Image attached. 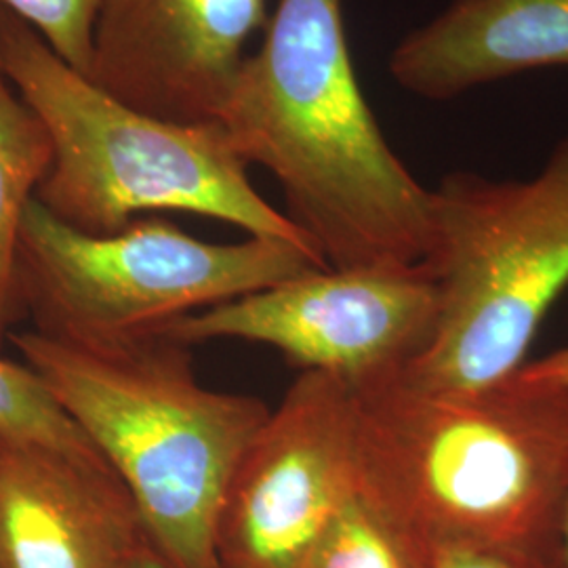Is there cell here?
Here are the masks:
<instances>
[{
  "label": "cell",
  "mask_w": 568,
  "mask_h": 568,
  "mask_svg": "<svg viewBox=\"0 0 568 568\" xmlns=\"http://www.w3.org/2000/svg\"><path fill=\"white\" fill-rule=\"evenodd\" d=\"M0 432L105 464L34 371L4 356H0Z\"/></svg>",
  "instance_id": "obj_14"
},
{
  "label": "cell",
  "mask_w": 568,
  "mask_h": 568,
  "mask_svg": "<svg viewBox=\"0 0 568 568\" xmlns=\"http://www.w3.org/2000/svg\"><path fill=\"white\" fill-rule=\"evenodd\" d=\"M358 488V403L342 379L302 371L225 488L220 568H305Z\"/></svg>",
  "instance_id": "obj_8"
},
{
  "label": "cell",
  "mask_w": 568,
  "mask_h": 568,
  "mask_svg": "<svg viewBox=\"0 0 568 568\" xmlns=\"http://www.w3.org/2000/svg\"><path fill=\"white\" fill-rule=\"evenodd\" d=\"M0 68L51 138L37 201L63 224L103 236L142 213L183 211L318 251L253 187L220 122L163 121L119 102L2 7Z\"/></svg>",
  "instance_id": "obj_4"
},
{
  "label": "cell",
  "mask_w": 568,
  "mask_h": 568,
  "mask_svg": "<svg viewBox=\"0 0 568 568\" xmlns=\"http://www.w3.org/2000/svg\"><path fill=\"white\" fill-rule=\"evenodd\" d=\"M325 267L318 251L300 244L264 236L204 243L161 217L95 236L32 199L21 222L18 304L44 335L114 344Z\"/></svg>",
  "instance_id": "obj_6"
},
{
  "label": "cell",
  "mask_w": 568,
  "mask_h": 568,
  "mask_svg": "<svg viewBox=\"0 0 568 568\" xmlns=\"http://www.w3.org/2000/svg\"><path fill=\"white\" fill-rule=\"evenodd\" d=\"M103 0H0V7L41 34L61 60L87 77Z\"/></svg>",
  "instance_id": "obj_15"
},
{
  "label": "cell",
  "mask_w": 568,
  "mask_h": 568,
  "mask_svg": "<svg viewBox=\"0 0 568 568\" xmlns=\"http://www.w3.org/2000/svg\"><path fill=\"white\" fill-rule=\"evenodd\" d=\"M518 375L532 384L568 389V345L537 361H527L518 368Z\"/></svg>",
  "instance_id": "obj_17"
},
{
  "label": "cell",
  "mask_w": 568,
  "mask_h": 568,
  "mask_svg": "<svg viewBox=\"0 0 568 568\" xmlns=\"http://www.w3.org/2000/svg\"><path fill=\"white\" fill-rule=\"evenodd\" d=\"M150 551L110 467L0 432V568H135Z\"/></svg>",
  "instance_id": "obj_10"
},
{
  "label": "cell",
  "mask_w": 568,
  "mask_h": 568,
  "mask_svg": "<svg viewBox=\"0 0 568 568\" xmlns=\"http://www.w3.org/2000/svg\"><path fill=\"white\" fill-rule=\"evenodd\" d=\"M135 568H164L161 565V560L154 556V551H150V554H145L142 560H140V565Z\"/></svg>",
  "instance_id": "obj_19"
},
{
  "label": "cell",
  "mask_w": 568,
  "mask_h": 568,
  "mask_svg": "<svg viewBox=\"0 0 568 568\" xmlns=\"http://www.w3.org/2000/svg\"><path fill=\"white\" fill-rule=\"evenodd\" d=\"M53 163V143L34 110L0 68V345L18 305V248L23 213Z\"/></svg>",
  "instance_id": "obj_12"
},
{
  "label": "cell",
  "mask_w": 568,
  "mask_h": 568,
  "mask_svg": "<svg viewBox=\"0 0 568 568\" xmlns=\"http://www.w3.org/2000/svg\"><path fill=\"white\" fill-rule=\"evenodd\" d=\"M7 339L124 485L161 565L220 568L225 488L270 406L204 386L190 347L163 337L79 344L34 328Z\"/></svg>",
  "instance_id": "obj_3"
},
{
  "label": "cell",
  "mask_w": 568,
  "mask_h": 568,
  "mask_svg": "<svg viewBox=\"0 0 568 568\" xmlns=\"http://www.w3.org/2000/svg\"><path fill=\"white\" fill-rule=\"evenodd\" d=\"M217 122L244 163L281 183L288 220L328 267L426 262L432 187L392 150L366 102L344 0H278Z\"/></svg>",
  "instance_id": "obj_1"
},
{
  "label": "cell",
  "mask_w": 568,
  "mask_h": 568,
  "mask_svg": "<svg viewBox=\"0 0 568 568\" xmlns=\"http://www.w3.org/2000/svg\"><path fill=\"white\" fill-rule=\"evenodd\" d=\"M548 68H568V0H450L389 55L396 84L429 102Z\"/></svg>",
  "instance_id": "obj_11"
},
{
  "label": "cell",
  "mask_w": 568,
  "mask_h": 568,
  "mask_svg": "<svg viewBox=\"0 0 568 568\" xmlns=\"http://www.w3.org/2000/svg\"><path fill=\"white\" fill-rule=\"evenodd\" d=\"M438 310V286L424 264L325 267L183 316L150 337L187 347L270 345L288 365L358 392L396 377L426 349Z\"/></svg>",
  "instance_id": "obj_7"
},
{
  "label": "cell",
  "mask_w": 568,
  "mask_h": 568,
  "mask_svg": "<svg viewBox=\"0 0 568 568\" xmlns=\"http://www.w3.org/2000/svg\"><path fill=\"white\" fill-rule=\"evenodd\" d=\"M358 487L434 546L551 565L568 483V389L509 375L424 389L398 375L354 392Z\"/></svg>",
  "instance_id": "obj_2"
},
{
  "label": "cell",
  "mask_w": 568,
  "mask_h": 568,
  "mask_svg": "<svg viewBox=\"0 0 568 568\" xmlns=\"http://www.w3.org/2000/svg\"><path fill=\"white\" fill-rule=\"evenodd\" d=\"M267 0H103L87 79L143 114L217 122Z\"/></svg>",
  "instance_id": "obj_9"
},
{
  "label": "cell",
  "mask_w": 568,
  "mask_h": 568,
  "mask_svg": "<svg viewBox=\"0 0 568 568\" xmlns=\"http://www.w3.org/2000/svg\"><path fill=\"white\" fill-rule=\"evenodd\" d=\"M432 568H551L546 560L471 546H434Z\"/></svg>",
  "instance_id": "obj_16"
},
{
  "label": "cell",
  "mask_w": 568,
  "mask_h": 568,
  "mask_svg": "<svg viewBox=\"0 0 568 568\" xmlns=\"http://www.w3.org/2000/svg\"><path fill=\"white\" fill-rule=\"evenodd\" d=\"M424 265L438 286V323L398 377L424 389L508 379L568 286V135L528 180L445 175L432 187Z\"/></svg>",
  "instance_id": "obj_5"
},
{
  "label": "cell",
  "mask_w": 568,
  "mask_h": 568,
  "mask_svg": "<svg viewBox=\"0 0 568 568\" xmlns=\"http://www.w3.org/2000/svg\"><path fill=\"white\" fill-rule=\"evenodd\" d=\"M434 548L363 488L345 501L305 568H432Z\"/></svg>",
  "instance_id": "obj_13"
},
{
  "label": "cell",
  "mask_w": 568,
  "mask_h": 568,
  "mask_svg": "<svg viewBox=\"0 0 568 568\" xmlns=\"http://www.w3.org/2000/svg\"><path fill=\"white\" fill-rule=\"evenodd\" d=\"M551 568H568V483L558 509L554 551H551Z\"/></svg>",
  "instance_id": "obj_18"
}]
</instances>
